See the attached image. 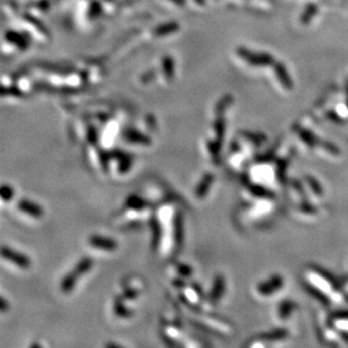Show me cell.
<instances>
[{"mask_svg": "<svg viewBox=\"0 0 348 348\" xmlns=\"http://www.w3.org/2000/svg\"><path fill=\"white\" fill-rule=\"evenodd\" d=\"M177 271L179 275L184 276V277H189L190 275L193 273V269L190 268V266L186 265V264H178L177 265Z\"/></svg>", "mask_w": 348, "mask_h": 348, "instance_id": "d6986e66", "label": "cell"}, {"mask_svg": "<svg viewBox=\"0 0 348 348\" xmlns=\"http://www.w3.org/2000/svg\"><path fill=\"white\" fill-rule=\"evenodd\" d=\"M18 208H20L23 213H25L32 218L39 219L43 216V210L40 205L30 201V199H22V201H20V203H18Z\"/></svg>", "mask_w": 348, "mask_h": 348, "instance_id": "8992f818", "label": "cell"}, {"mask_svg": "<svg viewBox=\"0 0 348 348\" xmlns=\"http://www.w3.org/2000/svg\"><path fill=\"white\" fill-rule=\"evenodd\" d=\"M89 244L94 248L102 249L105 251H113L117 248V242L112 238L94 235L89 238Z\"/></svg>", "mask_w": 348, "mask_h": 348, "instance_id": "5b68a950", "label": "cell"}, {"mask_svg": "<svg viewBox=\"0 0 348 348\" xmlns=\"http://www.w3.org/2000/svg\"><path fill=\"white\" fill-rule=\"evenodd\" d=\"M283 287V280L280 275H275L274 277H271L270 280L265 281L264 283L259 284L256 289V292L258 293V295L261 297H269V295H273L276 291H280Z\"/></svg>", "mask_w": 348, "mask_h": 348, "instance_id": "277c9868", "label": "cell"}, {"mask_svg": "<svg viewBox=\"0 0 348 348\" xmlns=\"http://www.w3.org/2000/svg\"><path fill=\"white\" fill-rule=\"evenodd\" d=\"M317 9H318L317 5H309V7L306 9V12H304L302 15V22L308 23L310 20H311V17L316 14Z\"/></svg>", "mask_w": 348, "mask_h": 348, "instance_id": "e0dca14e", "label": "cell"}, {"mask_svg": "<svg viewBox=\"0 0 348 348\" xmlns=\"http://www.w3.org/2000/svg\"><path fill=\"white\" fill-rule=\"evenodd\" d=\"M8 309V303L6 302V300L0 297V311L5 312Z\"/></svg>", "mask_w": 348, "mask_h": 348, "instance_id": "44dd1931", "label": "cell"}, {"mask_svg": "<svg viewBox=\"0 0 348 348\" xmlns=\"http://www.w3.org/2000/svg\"><path fill=\"white\" fill-rule=\"evenodd\" d=\"M184 229H183V217L182 214L177 213L175 218V246L176 248L182 247L183 244V237H184Z\"/></svg>", "mask_w": 348, "mask_h": 348, "instance_id": "8fae6325", "label": "cell"}, {"mask_svg": "<svg viewBox=\"0 0 348 348\" xmlns=\"http://www.w3.org/2000/svg\"><path fill=\"white\" fill-rule=\"evenodd\" d=\"M0 256H2L4 259L11 261V263L15 264L24 269L30 268V266H31V260L27 256L23 255L18 251L13 250L12 248H9V247L4 246L0 248Z\"/></svg>", "mask_w": 348, "mask_h": 348, "instance_id": "3957f363", "label": "cell"}, {"mask_svg": "<svg viewBox=\"0 0 348 348\" xmlns=\"http://www.w3.org/2000/svg\"><path fill=\"white\" fill-rule=\"evenodd\" d=\"M213 180H214L213 175H211V174L205 175L203 179L201 180V182H199L196 190H195V196L198 197V198H204L205 196H206V194L208 192L210 187H211Z\"/></svg>", "mask_w": 348, "mask_h": 348, "instance_id": "52a82bcc", "label": "cell"}, {"mask_svg": "<svg viewBox=\"0 0 348 348\" xmlns=\"http://www.w3.org/2000/svg\"><path fill=\"white\" fill-rule=\"evenodd\" d=\"M237 52L242 59H245V61L252 65H268L274 63V58L269 54L255 53V52L244 49V47H239Z\"/></svg>", "mask_w": 348, "mask_h": 348, "instance_id": "7a4b0ae2", "label": "cell"}, {"mask_svg": "<svg viewBox=\"0 0 348 348\" xmlns=\"http://www.w3.org/2000/svg\"><path fill=\"white\" fill-rule=\"evenodd\" d=\"M151 228H152V245H154V248L156 249L159 245L160 237H161V229H160L158 221H157L156 219L151 220Z\"/></svg>", "mask_w": 348, "mask_h": 348, "instance_id": "9a60e30c", "label": "cell"}, {"mask_svg": "<svg viewBox=\"0 0 348 348\" xmlns=\"http://www.w3.org/2000/svg\"><path fill=\"white\" fill-rule=\"evenodd\" d=\"M116 158H118V160H120V168H118V170H120V173L124 174V173H127L128 170H130L131 168V166L133 164V159H132V157L131 156H128L127 154H124V152L122 151H116Z\"/></svg>", "mask_w": 348, "mask_h": 348, "instance_id": "7c38bea8", "label": "cell"}, {"mask_svg": "<svg viewBox=\"0 0 348 348\" xmlns=\"http://www.w3.org/2000/svg\"><path fill=\"white\" fill-rule=\"evenodd\" d=\"M137 297V291L136 290H126L125 292H124V299H135Z\"/></svg>", "mask_w": 348, "mask_h": 348, "instance_id": "ffe728a7", "label": "cell"}, {"mask_svg": "<svg viewBox=\"0 0 348 348\" xmlns=\"http://www.w3.org/2000/svg\"><path fill=\"white\" fill-rule=\"evenodd\" d=\"M284 304H282V306L280 307V309H277V311L280 312H282V313H280V317L281 318H285L287 316H289V314L291 313V311H292V308H293V304L292 302H290V301H287V302H283Z\"/></svg>", "mask_w": 348, "mask_h": 348, "instance_id": "ac0fdd59", "label": "cell"}, {"mask_svg": "<svg viewBox=\"0 0 348 348\" xmlns=\"http://www.w3.org/2000/svg\"><path fill=\"white\" fill-rule=\"evenodd\" d=\"M14 197V189L9 185H0V198L5 202L11 201Z\"/></svg>", "mask_w": 348, "mask_h": 348, "instance_id": "2e32d148", "label": "cell"}, {"mask_svg": "<svg viewBox=\"0 0 348 348\" xmlns=\"http://www.w3.org/2000/svg\"><path fill=\"white\" fill-rule=\"evenodd\" d=\"M225 285L226 283L223 282L222 277H217V280L214 281V284H213V288L211 290V293H210V297L208 300L212 304H216V302H218L220 298L222 297V292H223V289H225Z\"/></svg>", "mask_w": 348, "mask_h": 348, "instance_id": "9c48e42d", "label": "cell"}, {"mask_svg": "<svg viewBox=\"0 0 348 348\" xmlns=\"http://www.w3.org/2000/svg\"><path fill=\"white\" fill-rule=\"evenodd\" d=\"M125 137L128 140V142H131V144L144 145V146H149L151 144L149 137L135 130H128L125 133Z\"/></svg>", "mask_w": 348, "mask_h": 348, "instance_id": "ba28073f", "label": "cell"}, {"mask_svg": "<svg viewBox=\"0 0 348 348\" xmlns=\"http://www.w3.org/2000/svg\"><path fill=\"white\" fill-rule=\"evenodd\" d=\"M275 73H276V75H277L280 83L282 84V86L285 89L292 88V86H293L292 80H291L287 69H285V66L282 63H279V64L275 65Z\"/></svg>", "mask_w": 348, "mask_h": 348, "instance_id": "30bf717a", "label": "cell"}, {"mask_svg": "<svg viewBox=\"0 0 348 348\" xmlns=\"http://www.w3.org/2000/svg\"><path fill=\"white\" fill-rule=\"evenodd\" d=\"M93 267V260L90 257H85L79 263L75 266V268L70 271V273L65 276L63 281L61 282V290L63 292L68 293L70 291H73L76 283L79 277H82L84 274L87 273Z\"/></svg>", "mask_w": 348, "mask_h": 348, "instance_id": "6da1fadb", "label": "cell"}, {"mask_svg": "<svg viewBox=\"0 0 348 348\" xmlns=\"http://www.w3.org/2000/svg\"><path fill=\"white\" fill-rule=\"evenodd\" d=\"M147 205L148 204L145 199L139 197V196H136V195H132V196H130L126 199V206L130 207V208L142 210V208H145Z\"/></svg>", "mask_w": 348, "mask_h": 348, "instance_id": "4fadbf2b", "label": "cell"}, {"mask_svg": "<svg viewBox=\"0 0 348 348\" xmlns=\"http://www.w3.org/2000/svg\"><path fill=\"white\" fill-rule=\"evenodd\" d=\"M114 310H115V313L118 317L121 318H128L132 316V311L128 308H126L125 304H123L122 300L118 298L115 301V306H114Z\"/></svg>", "mask_w": 348, "mask_h": 348, "instance_id": "5bb4252c", "label": "cell"}]
</instances>
